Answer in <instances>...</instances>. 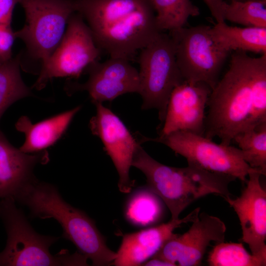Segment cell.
Masks as SVG:
<instances>
[{
	"mask_svg": "<svg viewBox=\"0 0 266 266\" xmlns=\"http://www.w3.org/2000/svg\"></svg>",
	"mask_w": 266,
	"mask_h": 266,
	"instance_id": "cell-30",
	"label": "cell"
},
{
	"mask_svg": "<svg viewBox=\"0 0 266 266\" xmlns=\"http://www.w3.org/2000/svg\"><path fill=\"white\" fill-rule=\"evenodd\" d=\"M211 37L222 50L250 51L266 54V28H241L228 25L225 22H218L210 29Z\"/></svg>",
	"mask_w": 266,
	"mask_h": 266,
	"instance_id": "cell-19",
	"label": "cell"
},
{
	"mask_svg": "<svg viewBox=\"0 0 266 266\" xmlns=\"http://www.w3.org/2000/svg\"><path fill=\"white\" fill-rule=\"evenodd\" d=\"M85 70L88 80L82 84L68 83L66 87L68 94L86 91L95 103L111 101L127 93H139L138 71L128 60L110 58L101 63L96 61Z\"/></svg>",
	"mask_w": 266,
	"mask_h": 266,
	"instance_id": "cell-13",
	"label": "cell"
},
{
	"mask_svg": "<svg viewBox=\"0 0 266 266\" xmlns=\"http://www.w3.org/2000/svg\"><path fill=\"white\" fill-rule=\"evenodd\" d=\"M259 170L250 172L239 197L225 200L237 214L242 229L240 239L252 254H266V192L260 182Z\"/></svg>",
	"mask_w": 266,
	"mask_h": 266,
	"instance_id": "cell-15",
	"label": "cell"
},
{
	"mask_svg": "<svg viewBox=\"0 0 266 266\" xmlns=\"http://www.w3.org/2000/svg\"><path fill=\"white\" fill-rule=\"evenodd\" d=\"M74 7L110 58L130 60L162 32L148 0H77Z\"/></svg>",
	"mask_w": 266,
	"mask_h": 266,
	"instance_id": "cell-2",
	"label": "cell"
},
{
	"mask_svg": "<svg viewBox=\"0 0 266 266\" xmlns=\"http://www.w3.org/2000/svg\"><path fill=\"white\" fill-rule=\"evenodd\" d=\"M20 0H0V25L11 26L13 12Z\"/></svg>",
	"mask_w": 266,
	"mask_h": 266,
	"instance_id": "cell-27",
	"label": "cell"
},
{
	"mask_svg": "<svg viewBox=\"0 0 266 266\" xmlns=\"http://www.w3.org/2000/svg\"><path fill=\"white\" fill-rule=\"evenodd\" d=\"M189 230L175 234L152 257L169 263L171 266H197L201 262L212 241H224L226 227L219 218L206 213H199Z\"/></svg>",
	"mask_w": 266,
	"mask_h": 266,
	"instance_id": "cell-12",
	"label": "cell"
},
{
	"mask_svg": "<svg viewBox=\"0 0 266 266\" xmlns=\"http://www.w3.org/2000/svg\"><path fill=\"white\" fill-rule=\"evenodd\" d=\"M266 0H210L207 6L218 22L226 20L246 27L266 28Z\"/></svg>",
	"mask_w": 266,
	"mask_h": 266,
	"instance_id": "cell-20",
	"label": "cell"
},
{
	"mask_svg": "<svg viewBox=\"0 0 266 266\" xmlns=\"http://www.w3.org/2000/svg\"><path fill=\"white\" fill-rule=\"evenodd\" d=\"M233 141L237 144L246 163L266 175V123L241 130Z\"/></svg>",
	"mask_w": 266,
	"mask_h": 266,
	"instance_id": "cell-24",
	"label": "cell"
},
{
	"mask_svg": "<svg viewBox=\"0 0 266 266\" xmlns=\"http://www.w3.org/2000/svg\"><path fill=\"white\" fill-rule=\"evenodd\" d=\"M132 166L144 173L147 187L164 202L173 220L178 219L186 207L206 195L215 194L224 200L231 197L229 186L236 179L190 165L185 167L166 166L152 158L141 146Z\"/></svg>",
	"mask_w": 266,
	"mask_h": 266,
	"instance_id": "cell-4",
	"label": "cell"
},
{
	"mask_svg": "<svg viewBox=\"0 0 266 266\" xmlns=\"http://www.w3.org/2000/svg\"><path fill=\"white\" fill-rule=\"evenodd\" d=\"M236 0V1H245L247 0Z\"/></svg>",
	"mask_w": 266,
	"mask_h": 266,
	"instance_id": "cell-29",
	"label": "cell"
},
{
	"mask_svg": "<svg viewBox=\"0 0 266 266\" xmlns=\"http://www.w3.org/2000/svg\"><path fill=\"white\" fill-rule=\"evenodd\" d=\"M81 106L33 124L27 116H22L15 124L16 130L25 134V140L19 149L25 153L34 154L55 144L65 133Z\"/></svg>",
	"mask_w": 266,
	"mask_h": 266,
	"instance_id": "cell-18",
	"label": "cell"
},
{
	"mask_svg": "<svg viewBox=\"0 0 266 266\" xmlns=\"http://www.w3.org/2000/svg\"><path fill=\"white\" fill-rule=\"evenodd\" d=\"M266 89V54L252 57L236 51L229 68L211 90L207 103L204 136L218 137L231 145L234 136L247 126L254 99Z\"/></svg>",
	"mask_w": 266,
	"mask_h": 266,
	"instance_id": "cell-1",
	"label": "cell"
},
{
	"mask_svg": "<svg viewBox=\"0 0 266 266\" xmlns=\"http://www.w3.org/2000/svg\"><path fill=\"white\" fill-rule=\"evenodd\" d=\"M143 266H169L171 265L168 262L163 261L160 259L152 257L150 260H148L144 263Z\"/></svg>",
	"mask_w": 266,
	"mask_h": 266,
	"instance_id": "cell-28",
	"label": "cell"
},
{
	"mask_svg": "<svg viewBox=\"0 0 266 266\" xmlns=\"http://www.w3.org/2000/svg\"><path fill=\"white\" fill-rule=\"evenodd\" d=\"M141 140L162 143L185 158L188 165L229 175L244 183L250 172L259 170L246 163L239 148L216 143L202 135L177 131L154 138L143 137Z\"/></svg>",
	"mask_w": 266,
	"mask_h": 266,
	"instance_id": "cell-9",
	"label": "cell"
},
{
	"mask_svg": "<svg viewBox=\"0 0 266 266\" xmlns=\"http://www.w3.org/2000/svg\"><path fill=\"white\" fill-rule=\"evenodd\" d=\"M49 161L46 150L28 154L12 146L0 131V199H15L28 185L37 179L33 169Z\"/></svg>",
	"mask_w": 266,
	"mask_h": 266,
	"instance_id": "cell-17",
	"label": "cell"
},
{
	"mask_svg": "<svg viewBox=\"0 0 266 266\" xmlns=\"http://www.w3.org/2000/svg\"><path fill=\"white\" fill-rule=\"evenodd\" d=\"M138 61L142 109H157L162 123L171 92L184 81L176 61L174 46L169 34L161 32L140 50Z\"/></svg>",
	"mask_w": 266,
	"mask_h": 266,
	"instance_id": "cell-7",
	"label": "cell"
},
{
	"mask_svg": "<svg viewBox=\"0 0 266 266\" xmlns=\"http://www.w3.org/2000/svg\"><path fill=\"white\" fill-rule=\"evenodd\" d=\"M26 22L14 32L16 38L25 43L20 53L21 67L25 71L39 73L61 41L68 20L75 12L74 0H20Z\"/></svg>",
	"mask_w": 266,
	"mask_h": 266,
	"instance_id": "cell-6",
	"label": "cell"
},
{
	"mask_svg": "<svg viewBox=\"0 0 266 266\" xmlns=\"http://www.w3.org/2000/svg\"><path fill=\"white\" fill-rule=\"evenodd\" d=\"M15 200L28 207L32 217L56 220L63 229V237L70 241L93 266L113 264L116 252L108 247L95 222L84 212L65 201L55 186L36 180Z\"/></svg>",
	"mask_w": 266,
	"mask_h": 266,
	"instance_id": "cell-3",
	"label": "cell"
},
{
	"mask_svg": "<svg viewBox=\"0 0 266 266\" xmlns=\"http://www.w3.org/2000/svg\"><path fill=\"white\" fill-rule=\"evenodd\" d=\"M94 104L96 114L90 121V128L93 134L101 139L116 168L119 190L123 193H129L133 185L130 170L140 143L114 113L102 103Z\"/></svg>",
	"mask_w": 266,
	"mask_h": 266,
	"instance_id": "cell-11",
	"label": "cell"
},
{
	"mask_svg": "<svg viewBox=\"0 0 266 266\" xmlns=\"http://www.w3.org/2000/svg\"><path fill=\"white\" fill-rule=\"evenodd\" d=\"M211 88L204 83L184 81L171 92L159 136L177 131L204 135L205 108Z\"/></svg>",
	"mask_w": 266,
	"mask_h": 266,
	"instance_id": "cell-14",
	"label": "cell"
},
{
	"mask_svg": "<svg viewBox=\"0 0 266 266\" xmlns=\"http://www.w3.org/2000/svg\"><path fill=\"white\" fill-rule=\"evenodd\" d=\"M101 52L82 16L74 12L61 41L42 65L33 87L42 89L53 78L78 77L90 64L98 61Z\"/></svg>",
	"mask_w": 266,
	"mask_h": 266,
	"instance_id": "cell-10",
	"label": "cell"
},
{
	"mask_svg": "<svg viewBox=\"0 0 266 266\" xmlns=\"http://www.w3.org/2000/svg\"><path fill=\"white\" fill-rule=\"evenodd\" d=\"M15 38L11 26L0 25V65L12 58V47Z\"/></svg>",
	"mask_w": 266,
	"mask_h": 266,
	"instance_id": "cell-26",
	"label": "cell"
},
{
	"mask_svg": "<svg viewBox=\"0 0 266 266\" xmlns=\"http://www.w3.org/2000/svg\"><path fill=\"white\" fill-rule=\"evenodd\" d=\"M200 211V208L198 207L182 219H171L166 223L125 234L113 264L116 266L142 265L174 234L176 229L195 221Z\"/></svg>",
	"mask_w": 266,
	"mask_h": 266,
	"instance_id": "cell-16",
	"label": "cell"
},
{
	"mask_svg": "<svg viewBox=\"0 0 266 266\" xmlns=\"http://www.w3.org/2000/svg\"><path fill=\"white\" fill-rule=\"evenodd\" d=\"M148 0L156 13V23L161 32L184 27L189 17L200 13L199 8L191 0Z\"/></svg>",
	"mask_w": 266,
	"mask_h": 266,
	"instance_id": "cell-21",
	"label": "cell"
},
{
	"mask_svg": "<svg viewBox=\"0 0 266 266\" xmlns=\"http://www.w3.org/2000/svg\"><path fill=\"white\" fill-rule=\"evenodd\" d=\"M20 53L0 65V119L5 111L15 101L33 96L20 74Z\"/></svg>",
	"mask_w": 266,
	"mask_h": 266,
	"instance_id": "cell-22",
	"label": "cell"
},
{
	"mask_svg": "<svg viewBox=\"0 0 266 266\" xmlns=\"http://www.w3.org/2000/svg\"><path fill=\"white\" fill-rule=\"evenodd\" d=\"M210 27L198 26L169 32L176 61L184 79L191 83H204L212 90L229 53L213 40Z\"/></svg>",
	"mask_w": 266,
	"mask_h": 266,
	"instance_id": "cell-8",
	"label": "cell"
},
{
	"mask_svg": "<svg viewBox=\"0 0 266 266\" xmlns=\"http://www.w3.org/2000/svg\"><path fill=\"white\" fill-rule=\"evenodd\" d=\"M15 202L12 197L0 199V219L7 234L0 266L87 265L86 258L79 252L70 254L63 249L52 255L49 248L59 237L36 233Z\"/></svg>",
	"mask_w": 266,
	"mask_h": 266,
	"instance_id": "cell-5",
	"label": "cell"
},
{
	"mask_svg": "<svg viewBox=\"0 0 266 266\" xmlns=\"http://www.w3.org/2000/svg\"><path fill=\"white\" fill-rule=\"evenodd\" d=\"M160 200L147 187L135 190L126 203V218L130 223L139 227L156 222L162 214Z\"/></svg>",
	"mask_w": 266,
	"mask_h": 266,
	"instance_id": "cell-23",
	"label": "cell"
},
{
	"mask_svg": "<svg viewBox=\"0 0 266 266\" xmlns=\"http://www.w3.org/2000/svg\"><path fill=\"white\" fill-rule=\"evenodd\" d=\"M207 262L211 266H265L266 254L248 253L241 243H217L210 252Z\"/></svg>",
	"mask_w": 266,
	"mask_h": 266,
	"instance_id": "cell-25",
	"label": "cell"
}]
</instances>
